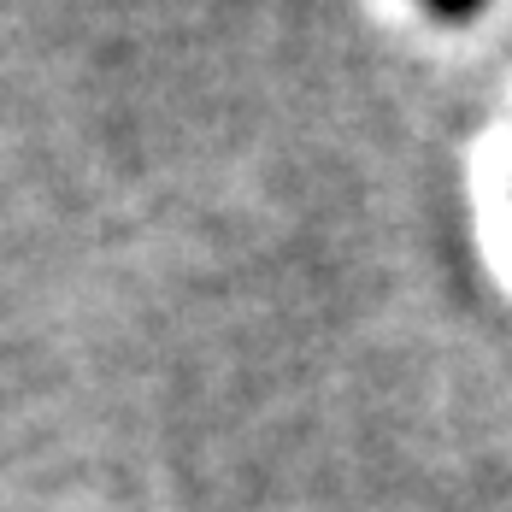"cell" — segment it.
I'll list each match as a JSON object with an SVG mask.
<instances>
[{"instance_id":"1","label":"cell","mask_w":512,"mask_h":512,"mask_svg":"<svg viewBox=\"0 0 512 512\" xmlns=\"http://www.w3.org/2000/svg\"><path fill=\"white\" fill-rule=\"evenodd\" d=\"M424 6H430L436 18H471V12H477L483 0H424Z\"/></svg>"}]
</instances>
